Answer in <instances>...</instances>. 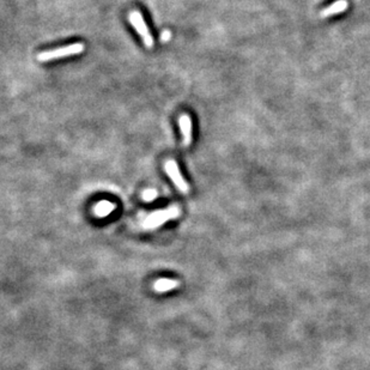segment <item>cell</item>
Returning <instances> with one entry per match:
<instances>
[{
	"instance_id": "1",
	"label": "cell",
	"mask_w": 370,
	"mask_h": 370,
	"mask_svg": "<svg viewBox=\"0 0 370 370\" xmlns=\"http://www.w3.org/2000/svg\"><path fill=\"white\" fill-rule=\"evenodd\" d=\"M180 209L178 206H170L167 207L164 210H158V211H155L146 217L143 222V228L144 229H156L158 226H161L164 223H167L170 219L177 218L180 216Z\"/></svg>"
},
{
	"instance_id": "2",
	"label": "cell",
	"mask_w": 370,
	"mask_h": 370,
	"mask_svg": "<svg viewBox=\"0 0 370 370\" xmlns=\"http://www.w3.org/2000/svg\"><path fill=\"white\" fill-rule=\"evenodd\" d=\"M83 52H84V44L73 43V44H69V46L61 47V48L47 50V52L40 53L39 55H37V60H39V61L46 63V61H50V60L68 58V56H71V55H78V54H81Z\"/></svg>"
},
{
	"instance_id": "3",
	"label": "cell",
	"mask_w": 370,
	"mask_h": 370,
	"mask_svg": "<svg viewBox=\"0 0 370 370\" xmlns=\"http://www.w3.org/2000/svg\"><path fill=\"white\" fill-rule=\"evenodd\" d=\"M129 21H130V23L132 24V27L135 28L137 33L140 35V37H142L143 42H144L145 46L148 47V48H152L155 44V41H154V37H152V35L150 34L148 24L145 23L143 15L140 14L139 11L131 12L129 16Z\"/></svg>"
},
{
	"instance_id": "4",
	"label": "cell",
	"mask_w": 370,
	"mask_h": 370,
	"mask_svg": "<svg viewBox=\"0 0 370 370\" xmlns=\"http://www.w3.org/2000/svg\"><path fill=\"white\" fill-rule=\"evenodd\" d=\"M165 171H167L168 176L170 177V180L173 181L174 184L177 187V190L180 191L181 193L187 194L190 192V186H188V183L184 181L183 176L180 173V169L177 167V163L174 161V159H169L167 163H165Z\"/></svg>"
},
{
	"instance_id": "5",
	"label": "cell",
	"mask_w": 370,
	"mask_h": 370,
	"mask_svg": "<svg viewBox=\"0 0 370 370\" xmlns=\"http://www.w3.org/2000/svg\"><path fill=\"white\" fill-rule=\"evenodd\" d=\"M178 125H180L181 133H182L183 145L188 148V146L192 144L193 140L192 119H191V116L187 115V114H183V115H181L180 119H178Z\"/></svg>"
},
{
	"instance_id": "6",
	"label": "cell",
	"mask_w": 370,
	"mask_h": 370,
	"mask_svg": "<svg viewBox=\"0 0 370 370\" xmlns=\"http://www.w3.org/2000/svg\"><path fill=\"white\" fill-rule=\"evenodd\" d=\"M347 8H349V3H347V0H337V2H334L333 4L327 6L326 9H324V10L321 11L320 17L327 18V17H330V16L341 14V12H345L347 10Z\"/></svg>"
},
{
	"instance_id": "7",
	"label": "cell",
	"mask_w": 370,
	"mask_h": 370,
	"mask_svg": "<svg viewBox=\"0 0 370 370\" xmlns=\"http://www.w3.org/2000/svg\"><path fill=\"white\" fill-rule=\"evenodd\" d=\"M178 286V282L175 279H158L155 283V290L158 292H165L169 290L176 289Z\"/></svg>"
},
{
	"instance_id": "8",
	"label": "cell",
	"mask_w": 370,
	"mask_h": 370,
	"mask_svg": "<svg viewBox=\"0 0 370 370\" xmlns=\"http://www.w3.org/2000/svg\"><path fill=\"white\" fill-rule=\"evenodd\" d=\"M114 209H115V205H114V204L103 200V202H100L96 206H95V213H96L98 217H106L108 215H110V213L114 211Z\"/></svg>"
},
{
	"instance_id": "9",
	"label": "cell",
	"mask_w": 370,
	"mask_h": 370,
	"mask_svg": "<svg viewBox=\"0 0 370 370\" xmlns=\"http://www.w3.org/2000/svg\"><path fill=\"white\" fill-rule=\"evenodd\" d=\"M143 197H144V199L146 200V202H152V200L157 197V193H156V191L154 190H148V191H145L144 194H143Z\"/></svg>"
},
{
	"instance_id": "10",
	"label": "cell",
	"mask_w": 370,
	"mask_h": 370,
	"mask_svg": "<svg viewBox=\"0 0 370 370\" xmlns=\"http://www.w3.org/2000/svg\"><path fill=\"white\" fill-rule=\"evenodd\" d=\"M162 37H163V39H164L165 41H167V40H168V37H169V33H164L163 35H162Z\"/></svg>"
}]
</instances>
